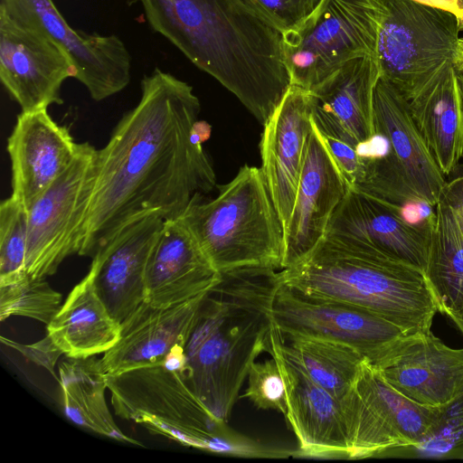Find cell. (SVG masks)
<instances>
[{
	"mask_svg": "<svg viewBox=\"0 0 463 463\" xmlns=\"http://www.w3.org/2000/svg\"><path fill=\"white\" fill-rule=\"evenodd\" d=\"M200 101L193 87L160 69L141 80V98L97 151L95 179L79 255L93 257L119 230L147 215L180 218L215 185L193 134Z\"/></svg>",
	"mask_w": 463,
	"mask_h": 463,
	"instance_id": "6da1fadb",
	"label": "cell"
},
{
	"mask_svg": "<svg viewBox=\"0 0 463 463\" xmlns=\"http://www.w3.org/2000/svg\"><path fill=\"white\" fill-rule=\"evenodd\" d=\"M279 285V270L241 267L220 272L202 299L184 346V376L220 420H229L250 365L269 351Z\"/></svg>",
	"mask_w": 463,
	"mask_h": 463,
	"instance_id": "7a4b0ae2",
	"label": "cell"
},
{
	"mask_svg": "<svg viewBox=\"0 0 463 463\" xmlns=\"http://www.w3.org/2000/svg\"><path fill=\"white\" fill-rule=\"evenodd\" d=\"M282 284L319 299L354 306L400 326L427 333L439 313L424 273L346 250L325 240L296 264L279 270Z\"/></svg>",
	"mask_w": 463,
	"mask_h": 463,
	"instance_id": "3957f363",
	"label": "cell"
},
{
	"mask_svg": "<svg viewBox=\"0 0 463 463\" xmlns=\"http://www.w3.org/2000/svg\"><path fill=\"white\" fill-rule=\"evenodd\" d=\"M106 382L117 416L184 446L237 457L288 455L229 429L195 395L184 373L165 364L106 374Z\"/></svg>",
	"mask_w": 463,
	"mask_h": 463,
	"instance_id": "277c9868",
	"label": "cell"
},
{
	"mask_svg": "<svg viewBox=\"0 0 463 463\" xmlns=\"http://www.w3.org/2000/svg\"><path fill=\"white\" fill-rule=\"evenodd\" d=\"M194 196L180 219L219 272L283 269L284 230L260 168L248 165L204 201Z\"/></svg>",
	"mask_w": 463,
	"mask_h": 463,
	"instance_id": "5b68a950",
	"label": "cell"
},
{
	"mask_svg": "<svg viewBox=\"0 0 463 463\" xmlns=\"http://www.w3.org/2000/svg\"><path fill=\"white\" fill-rule=\"evenodd\" d=\"M375 135L383 153L364 156L366 174L356 187L392 204L435 207L447 184L410 112L408 100L379 78L373 95Z\"/></svg>",
	"mask_w": 463,
	"mask_h": 463,
	"instance_id": "8992f818",
	"label": "cell"
},
{
	"mask_svg": "<svg viewBox=\"0 0 463 463\" xmlns=\"http://www.w3.org/2000/svg\"><path fill=\"white\" fill-rule=\"evenodd\" d=\"M383 14L382 0H323L304 24L282 35L291 85L309 91L347 61L375 56Z\"/></svg>",
	"mask_w": 463,
	"mask_h": 463,
	"instance_id": "52a82bcc",
	"label": "cell"
},
{
	"mask_svg": "<svg viewBox=\"0 0 463 463\" xmlns=\"http://www.w3.org/2000/svg\"><path fill=\"white\" fill-rule=\"evenodd\" d=\"M376 61L380 78L410 100L447 62L460 32L452 14L414 0H382Z\"/></svg>",
	"mask_w": 463,
	"mask_h": 463,
	"instance_id": "ba28073f",
	"label": "cell"
},
{
	"mask_svg": "<svg viewBox=\"0 0 463 463\" xmlns=\"http://www.w3.org/2000/svg\"><path fill=\"white\" fill-rule=\"evenodd\" d=\"M341 403L352 459L397 455L420 443L438 413V407L422 406L398 392L366 360Z\"/></svg>",
	"mask_w": 463,
	"mask_h": 463,
	"instance_id": "9c48e42d",
	"label": "cell"
},
{
	"mask_svg": "<svg viewBox=\"0 0 463 463\" xmlns=\"http://www.w3.org/2000/svg\"><path fill=\"white\" fill-rule=\"evenodd\" d=\"M97 151L80 143L70 165L28 211L25 271L33 278L53 275L61 262L79 254L91 200Z\"/></svg>",
	"mask_w": 463,
	"mask_h": 463,
	"instance_id": "30bf717a",
	"label": "cell"
},
{
	"mask_svg": "<svg viewBox=\"0 0 463 463\" xmlns=\"http://www.w3.org/2000/svg\"><path fill=\"white\" fill-rule=\"evenodd\" d=\"M403 209L348 187L322 240L424 273L435 212L414 222L406 218Z\"/></svg>",
	"mask_w": 463,
	"mask_h": 463,
	"instance_id": "8fae6325",
	"label": "cell"
},
{
	"mask_svg": "<svg viewBox=\"0 0 463 463\" xmlns=\"http://www.w3.org/2000/svg\"><path fill=\"white\" fill-rule=\"evenodd\" d=\"M275 326L284 337L306 336L346 345L377 366L407 334L365 309L310 298L281 283L272 306Z\"/></svg>",
	"mask_w": 463,
	"mask_h": 463,
	"instance_id": "7c38bea8",
	"label": "cell"
},
{
	"mask_svg": "<svg viewBox=\"0 0 463 463\" xmlns=\"http://www.w3.org/2000/svg\"><path fill=\"white\" fill-rule=\"evenodd\" d=\"M0 10L15 22L45 33L62 46L76 67L75 79L94 100L109 98L128 85L131 56L118 36L72 29L52 0H1Z\"/></svg>",
	"mask_w": 463,
	"mask_h": 463,
	"instance_id": "4fadbf2b",
	"label": "cell"
},
{
	"mask_svg": "<svg viewBox=\"0 0 463 463\" xmlns=\"http://www.w3.org/2000/svg\"><path fill=\"white\" fill-rule=\"evenodd\" d=\"M76 72L62 46L0 10V80L22 111L62 104L61 85Z\"/></svg>",
	"mask_w": 463,
	"mask_h": 463,
	"instance_id": "5bb4252c",
	"label": "cell"
},
{
	"mask_svg": "<svg viewBox=\"0 0 463 463\" xmlns=\"http://www.w3.org/2000/svg\"><path fill=\"white\" fill-rule=\"evenodd\" d=\"M348 187L312 118L297 194L284 231L283 269L298 262L320 242Z\"/></svg>",
	"mask_w": 463,
	"mask_h": 463,
	"instance_id": "9a60e30c",
	"label": "cell"
},
{
	"mask_svg": "<svg viewBox=\"0 0 463 463\" xmlns=\"http://www.w3.org/2000/svg\"><path fill=\"white\" fill-rule=\"evenodd\" d=\"M281 333L273 326L269 354L278 363L287 392L285 418L298 440V456L348 458L341 401L316 383L280 347Z\"/></svg>",
	"mask_w": 463,
	"mask_h": 463,
	"instance_id": "2e32d148",
	"label": "cell"
},
{
	"mask_svg": "<svg viewBox=\"0 0 463 463\" xmlns=\"http://www.w3.org/2000/svg\"><path fill=\"white\" fill-rule=\"evenodd\" d=\"M409 400L438 407L463 392V348L447 345L431 331L407 335L374 366Z\"/></svg>",
	"mask_w": 463,
	"mask_h": 463,
	"instance_id": "e0dca14e",
	"label": "cell"
},
{
	"mask_svg": "<svg viewBox=\"0 0 463 463\" xmlns=\"http://www.w3.org/2000/svg\"><path fill=\"white\" fill-rule=\"evenodd\" d=\"M263 127L260 169L285 231L312 129L309 91L291 85Z\"/></svg>",
	"mask_w": 463,
	"mask_h": 463,
	"instance_id": "ac0fdd59",
	"label": "cell"
},
{
	"mask_svg": "<svg viewBox=\"0 0 463 463\" xmlns=\"http://www.w3.org/2000/svg\"><path fill=\"white\" fill-rule=\"evenodd\" d=\"M80 143L47 109L22 111L7 140L12 168V194L29 211L70 165Z\"/></svg>",
	"mask_w": 463,
	"mask_h": 463,
	"instance_id": "d6986e66",
	"label": "cell"
},
{
	"mask_svg": "<svg viewBox=\"0 0 463 463\" xmlns=\"http://www.w3.org/2000/svg\"><path fill=\"white\" fill-rule=\"evenodd\" d=\"M380 78L375 56L354 58L309 90L312 118L322 134L359 149L375 136L373 95Z\"/></svg>",
	"mask_w": 463,
	"mask_h": 463,
	"instance_id": "ffe728a7",
	"label": "cell"
},
{
	"mask_svg": "<svg viewBox=\"0 0 463 463\" xmlns=\"http://www.w3.org/2000/svg\"><path fill=\"white\" fill-rule=\"evenodd\" d=\"M164 221L156 215L119 230L92 257L88 273L111 316L121 324L146 301V269Z\"/></svg>",
	"mask_w": 463,
	"mask_h": 463,
	"instance_id": "44dd1931",
	"label": "cell"
},
{
	"mask_svg": "<svg viewBox=\"0 0 463 463\" xmlns=\"http://www.w3.org/2000/svg\"><path fill=\"white\" fill-rule=\"evenodd\" d=\"M198 241L180 219L165 220L146 269V302L168 307L206 294L219 280Z\"/></svg>",
	"mask_w": 463,
	"mask_h": 463,
	"instance_id": "7402d4cb",
	"label": "cell"
},
{
	"mask_svg": "<svg viewBox=\"0 0 463 463\" xmlns=\"http://www.w3.org/2000/svg\"><path fill=\"white\" fill-rule=\"evenodd\" d=\"M204 295L168 307L143 302L120 324L118 342L100 358L105 374L165 364L172 353L184 350Z\"/></svg>",
	"mask_w": 463,
	"mask_h": 463,
	"instance_id": "603a6c76",
	"label": "cell"
},
{
	"mask_svg": "<svg viewBox=\"0 0 463 463\" xmlns=\"http://www.w3.org/2000/svg\"><path fill=\"white\" fill-rule=\"evenodd\" d=\"M408 103L436 164L450 175L463 157V109L454 62L447 61Z\"/></svg>",
	"mask_w": 463,
	"mask_h": 463,
	"instance_id": "cb8c5ba5",
	"label": "cell"
},
{
	"mask_svg": "<svg viewBox=\"0 0 463 463\" xmlns=\"http://www.w3.org/2000/svg\"><path fill=\"white\" fill-rule=\"evenodd\" d=\"M47 335L67 357L104 354L118 342L120 324L99 298L88 273L69 293Z\"/></svg>",
	"mask_w": 463,
	"mask_h": 463,
	"instance_id": "d4e9b609",
	"label": "cell"
},
{
	"mask_svg": "<svg viewBox=\"0 0 463 463\" xmlns=\"http://www.w3.org/2000/svg\"><path fill=\"white\" fill-rule=\"evenodd\" d=\"M59 381L64 411L71 420L108 438L144 446L120 430L109 410L100 358L67 357L59 365Z\"/></svg>",
	"mask_w": 463,
	"mask_h": 463,
	"instance_id": "484cf974",
	"label": "cell"
},
{
	"mask_svg": "<svg viewBox=\"0 0 463 463\" xmlns=\"http://www.w3.org/2000/svg\"><path fill=\"white\" fill-rule=\"evenodd\" d=\"M424 275L439 313L449 317L463 307V234L441 198L435 205Z\"/></svg>",
	"mask_w": 463,
	"mask_h": 463,
	"instance_id": "4316f807",
	"label": "cell"
},
{
	"mask_svg": "<svg viewBox=\"0 0 463 463\" xmlns=\"http://www.w3.org/2000/svg\"><path fill=\"white\" fill-rule=\"evenodd\" d=\"M280 347L289 360L339 401L351 389L365 360L346 345L320 338L283 337L281 334Z\"/></svg>",
	"mask_w": 463,
	"mask_h": 463,
	"instance_id": "83f0119b",
	"label": "cell"
},
{
	"mask_svg": "<svg viewBox=\"0 0 463 463\" xmlns=\"http://www.w3.org/2000/svg\"><path fill=\"white\" fill-rule=\"evenodd\" d=\"M61 305V294L44 278H33L26 273L14 283L0 286L1 321L12 316H22L47 326Z\"/></svg>",
	"mask_w": 463,
	"mask_h": 463,
	"instance_id": "f1b7e54d",
	"label": "cell"
},
{
	"mask_svg": "<svg viewBox=\"0 0 463 463\" xmlns=\"http://www.w3.org/2000/svg\"><path fill=\"white\" fill-rule=\"evenodd\" d=\"M28 241V211L13 196L0 204V286L24 275Z\"/></svg>",
	"mask_w": 463,
	"mask_h": 463,
	"instance_id": "f546056e",
	"label": "cell"
},
{
	"mask_svg": "<svg viewBox=\"0 0 463 463\" xmlns=\"http://www.w3.org/2000/svg\"><path fill=\"white\" fill-rule=\"evenodd\" d=\"M397 455L463 459V392L438 406L437 417L425 438Z\"/></svg>",
	"mask_w": 463,
	"mask_h": 463,
	"instance_id": "4dcf8cb0",
	"label": "cell"
},
{
	"mask_svg": "<svg viewBox=\"0 0 463 463\" xmlns=\"http://www.w3.org/2000/svg\"><path fill=\"white\" fill-rule=\"evenodd\" d=\"M248 386L242 397L260 410H275L284 417L288 411L286 386L274 357L250 365Z\"/></svg>",
	"mask_w": 463,
	"mask_h": 463,
	"instance_id": "1f68e13d",
	"label": "cell"
},
{
	"mask_svg": "<svg viewBox=\"0 0 463 463\" xmlns=\"http://www.w3.org/2000/svg\"><path fill=\"white\" fill-rule=\"evenodd\" d=\"M251 12L282 35L298 29L323 0H241Z\"/></svg>",
	"mask_w": 463,
	"mask_h": 463,
	"instance_id": "d6a6232c",
	"label": "cell"
},
{
	"mask_svg": "<svg viewBox=\"0 0 463 463\" xmlns=\"http://www.w3.org/2000/svg\"><path fill=\"white\" fill-rule=\"evenodd\" d=\"M322 136L348 186L357 187L365 177V156L356 147L338 138Z\"/></svg>",
	"mask_w": 463,
	"mask_h": 463,
	"instance_id": "836d02e7",
	"label": "cell"
},
{
	"mask_svg": "<svg viewBox=\"0 0 463 463\" xmlns=\"http://www.w3.org/2000/svg\"><path fill=\"white\" fill-rule=\"evenodd\" d=\"M0 339L2 344L16 350L29 361L45 368L57 379L54 368L59 357L63 354L48 335L31 345L20 344L5 336H1Z\"/></svg>",
	"mask_w": 463,
	"mask_h": 463,
	"instance_id": "e575fe53",
	"label": "cell"
},
{
	"mask_svg": "<svg viewBox=\"0 0 463 463\" xmlns=\"http://www.w3.org/2000/svg\"><path fill=\"white\" fill-rule=\"evenodd\" d=\"M441 199L452 210L463 234V175L446 184Z\"/></svg>",
	"mask_w": 463,
	"mask_h": 463,
	"instance_id": "d590c367",
	"label": "cell"
},
{
	"mask_svg": "<svg viewBox=\"0 0 463 463\" xmlns=\"http://www.w3.org/2000/svg\"><path fill=\"white\" fill-rule=\"evenodd\" d=\"M418 3L447 11L456 16L459 30L463 31V0H414Z\"/></svg>",
	"mask_w": 463,
	"mask_h": 463,
	"instance_id": "8d00e7d4",
	"label": "cell"
},
{
	"mask_svg": "<svg viewBox=\"0 0 463 463\" xmlns=\"http://www.w3.org/2000/svg\"><path fill=\"white\" fill-rule=\"evenodd\" d=\"M454 67L457 71H463V37L459 38Z\"/></svg>",
	"mask_w": 463,
	"mask_h": 463,
	"instance_id": "74e56055",
	"label": "cell"
},
{
	"mask_svg": "<svg viewBox=\"0 0 463 463\" xmlns=\"http://www.w3.org/2000/svg\"><path fill=\"white\" fill-rule=\"evenodd\" d=\"M449 317L463 335V307L449 315Z\"/></svg>",
	"mask_w": 463,
	"mask_h": 463,
	"instance_id": "f35d334b",
	"label": "cell"
},
{
	"mask_svg": "<svg viewBox=\"0 0 463 463\" xmlns=\"http://www.w3.org/2000/svg\"><path fill=\"white\" fill-rule=\"evenodd\" d=\"M458 84L459 89V93L461 97L462 109H463V71H457Z\"/></svg>",
	"mask_w": 463,
	"mask_h": 463,
	"instance_id": "ab89813d",
	"label": "cell"
}]
</instances>
